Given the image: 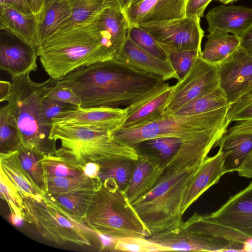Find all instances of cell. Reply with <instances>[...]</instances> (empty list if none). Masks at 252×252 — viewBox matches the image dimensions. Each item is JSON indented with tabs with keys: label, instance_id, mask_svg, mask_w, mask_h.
<instances>
[{
	"label": "cell",
	"instance_id": "6da1fadb",
	"mask_svg": "<svg viewBox=\"0 0 252 252\" xmlns=\"http://www.w3.org/2000/svg\"><path fill=\"white\" fill-rule=\"evenodd\" d=\"M224 133L206 132L183 140L178 151L163 164L152 189L132 206L152 235L179 229L181 205L198 168Z\"/></svg>",
	"mask_w": 252,
	"mask_h": 252
},
{
	"label": "cell",
	"instance_id": "7a4b0ae2",
	"mask_svg": "<svg viewBox=\"0 0 252 252\" xmlns=\"http://www.w3.org/2000/svg\"><path fill=\"white\" fill-rule=\"evenodd\" d=\"M59 81L73 90L83 108H126L165 82L115 59L83 67Z\"/></svg>",
	"mask_w": 252,
	"mask_h": 252
},
{
	"label": "cell",
	"instance_id": "3957f363",
	"mask_svg": "<svg viewBox=\"0 0 252 252\" xmlns=\"http://www.w3.org/2000/svg\"><path fill=\"white\" fill-rule=\"evenodd\" d=\"M99 12L65 25L40 41L37 54L49 77L59 81L83 67L114 59L97 22Z\"/></svg>",
	"mask_w": 252,
	"mask_h": 252
},
{
	"label": "cell",
	"instance_id": "277c9868",
	"mask_svg": "<svg viewBox=\"0 0 252 252\" xmlns=\"http://www.w3.org/2000/svg\"><path fill=\"white\" fill-rule=\"evenodd\" d=\"M57 81L49 77L36 82L30 73L12 79L6 101L8 120L18 130L22 146L42 157L54 155L57 150L56 142L49 139L51 129L43 126L40 119L41 100Z\"/></svg>",
	"mask_w": 252,
	"mask_h": 252
},
{
	"label": "cell",
	"instance_id": "5b68a950",
	"mask_svg": "<svg viewBox=\"0 0 252 252\" xmlns=\"http://www.w3.org/2000/svg\"><path fill=\"white\" fill-rule=\"evenodd\" d=\"M109 132L53 124L49 139L61 142V147L57 149L55 155L81 171L88 162L99 164L116 159L138 158L139 155L133 147L111 139Z\"/></svg>",
	"mask_w": 252,
	"mask_h": 252
},
{
	"label": "cell",
	"instance_id": "8992f818",
	"mask_svg": "<svg viewBox=\"0 0 252 252\" xmlns=\"http://www.w3.org/2000/svg\"><path fill=\"white\" fill-rule=\"evenodd\" d=\"M82 224L116 240L152 235L113 178L101 179Z\"/></svg>",
	"mask_w": 252,
	"mask_h": 252
},
{
	"label": "cell",
	"instance_id": "52a82bcc",
	"mask_svg": "<svg viewBox=\"0 0 252 252\" xmlns=\"http://www.w3.org/2000/svg\"><path fill=\"white\" fill-rule=\"evenodd\" d=\"M228 106L206 113L176 116L165 115L134 128H117L109 131L111 139L133 146L142 141L164 136L183 139L204 132L226 131L230 123L227 119Z\"/></svg>",
	"mask_w": 252,
	"mask_h": 252
},
{
	"label": "cell",
	"instance_id": "ba28073f",
	"mask_svg": "<svg viewBox=\"0 0 252 252\" xmlns=\"http://www.w3.org/2000/svg\"><path fill=\"white\" fill-rule=\"evenodd\" d=\"M32 198L31 223L35 224L45 239L62 245L72 243L90 246L83 225L74 220L60 205L45 195L39 200Z\"/></svg>",
	"mask_w": 252,
	"mask_h": 252
},
{
	"label": "cell",
	"instance_id": "9c48e42d",
	"mask_svg": "<svg viewBox=\"0 0 252 252\" xmlns=\"http://www.w3.org/2000/svg\"><path fill=\"white\" fill-rule=\"evenodd\" d=\"M180 228L199 235L207 252H252V236L195 212Z\"/></svg>",
	"mask_w": 252,
	"mask_h": 252
},
{
	"label": "cell",
	"instance_id": "30bf717a",
	"mask_svg": "<svg viewBox=\"0 0 252 252\" xmlns=\"http://www.w3.org/2000/svg\"><path fill=\"white\" fill-rule=\"evenodd\" d=\"M200 18L188 17L138 26L151 34L170 53L172 51L198 50L204 32Z\"/></svg>",
	"mask_w": 252,
	"mask_h": 252
},
{
	"label": "cell",
	"instance_id": "8fae6325",
	"mask_svg": "<svg viewBox=\"0 0 252 252\" xmlns=\"http://www.w3.org/2000/svg\"><path fill=\"white\" fill-rule=\"evenodd\" d=\"M219 86L218 65L206 62L199 57L185 77L174 85L164 114L174 113L187 103Z\"/></svg>",
	"mask_w": 252,
	"mask_h": 252
},
{
	"label": "cell",
	"instance_id": "7c38bea8",
	"mask_svg": "<svg viewBox=\"0 0 252 252\" xmlns=\"http://www.w3.org/2000/svg\"><path fill=\"white\" fill-rule=\"evenodd\" d=\"M217 65L220 86L231 104L246 93L252 81V56L240 46Z\"/></svg>",
	"mask_w": 252,
	"mask_h": 252
},
{
	"label": "cell",
	"instance_id": "4fadbf2b",
	"mask_svg": "<svg viewBox=\"0 0 252 252\" xmlns=\"http://www.w3.org/2000/svg\"><path fill=\"white\" fill-rule=\"evenodd\" d=\"M126 108L80 106L61 113L52 119V124L93 128L110 131L118 128L126 116Z\"/></svg>",
	"mask_w": 252,
	"mask_h": 252
},
{
	"label": "cell",
	"instance_id": "5bb4252c",
	"mask_svg": "<svg viewBox=\"0 0 252 252\" xmlns=\"http://www.w3.org/2000/svg\"><path fill=\"white\" fill-rule=\"evenodd\" d=\"M188 0H143L124 11L129 25L169 21L186 16Z\"/></svg>",
	"mask_w": 252,
	"mask_h": 252
},
{
	"label": "cell",
	"instance_id": "9a60e30c",
	"mask_svg": "<svg viewBox=\"0 0 252 252\" xmlns=\"http://www.w3.org/2000/svg\"><path fill=\"white\" fill-rule=\"evenodd\" d=\"M174 85L164 82L153 92L126 107V116L118 128L128 129L152 122L165 113Z\"/></svg>",
	"mask_w": 252,
	"mask_h": 252
},
{
	"label": "cell",
	"instance_id": "2e32d148",
	"mask_svg": "<svg viewBox=\"0 0 252 252\" xmlns=\"http://www.w3.org/2000/svg\"><path fill=\"white\" fill-rule=\"evenodd\" d=\"M218 146L224 156L226 173L235 171L252 149V118L235 121Z\"/></svg>",
	"mask_w": 252,
	"mask_h": 252
},
{
	"label": "cell",
	"instance_id": "e0dca14e",
	"mask_svg": "<svg viewBox=\"0 0 252 252\" xmlns=\"http://www.w3.org/2000/svg\"><path fill=\"white\" fill-rule=\"evenodd\" d=\"M207 216L252 236V182Z\"/></svg>",
	"mask_w": 252,
	"mask_h": 252
},
{
	"label": "cell",
	"instance_id": "ac0fdd59",
	"mask_svg": "<svg viewBox=\"0 0 252 252\" xmlns=\"http://www.w3.org/2000/svg\"><path fill=\"white\" fill-rule=\"evenodd\" d=\"M205 17L209 33H230L240 38L252 26V8L222 4L211 9Z\"/></svg>",
	"mask_w": 252,
	"mask_h": 252
},
{
	"label": "cell",
	"instance_id": "d6986e66",
	"mask_svg": "<svg viewBox=\"0 0 252 252\" xmlns=\"http://www.w3.org/2000/svg\"><path fill=\"white\" fill-rule=\"evenodd\" d=\"M0 28L7 34L37 50L40 40L36 16L27 14L14 5L0 6Z\"/></svg>",
	"mask_w": 252,
	"mask_h": 252
},
{
	"label": "cell",
	"instance_id": "ffe728a7",
	"mask_svg": "<svg viewBox=\"0 0 252 252\" xmlns=\"http://www.w3.org/2000/svg\"><path fill=\"white\" fill-rule=\"evenodd\" d=\"M114 59L136 69L158 76L166 81L178 77L168 60L156 57L145 51L126 37Z\"/></svg>",
	"mask_w": 252,
	"mask_h": 252
},
{
	"label": "cell",
	"instance_id": "44dd1931",
	"mask_svg": "<svg viewBox=\"0 0 252 252\" xmlns=\"http://www.w3.org/2000/svg\"><path fill=\"white\" fill-rule=\"evenodd\" d=\"M224 161L223 153L219 148L215 155L207 157L201 164L183 197L181 205L183 214L204 192L217 184L226 174Z\"/></svg>",
	"mask_w": 252,
	"mask_h": 252
},
{
	"label": "cell",
	"instance_id": "7402d4cb",
	"mask_svg": "<svg viewBox=\"0 0 252 252\" xmlns=\"http://www.w3.org/2000/svg\"><path fill=\"white\" fill-rule=\"evenodd\" d=\"M37 51L18 40L9 42L1 39L0 68L11 79L37 69Z\"/></svg>",
	"mask_w": 252,
	"mask_h": 252
},
{
	"label": "cell",
	"instance_id": "603a6c76",
	"mask_svg": "<svg viewBox=\"0 0 252 252\" xmlns=\"http://www.w3.org/2000/svg\"><path fill=\"white\" fill-rule=\"evenodd\" d=\"M163 165L152 158L139 155L138 158L134 160L130 182L124 191L131 204L152 189L159 178Z\"/></svg>",
	"mask_w": 252,
	"mask_h": 252
},
{
	"label": "cell",
	"instance_id": "cb8c5ba5",
	"mask_svg": "<svg viewBox=\"0 0 252 252\" xmlns=\"http://www.w3.org/2000/svg\"><path fill=\"white\" fill-rule=\"evenodd\" d=\"M0 172L3 174L25 196L41 200L45 192L33 181L23 168L18 151L0 153Z\"/></svg>",
	"mask_w": 252,
	"mask_h": 252
},
{
	"label": "cell",
	"instance_id": "d4e9b609",
	"mask_svg": "<svg viewBox=\"0 0 252 252\" xmlns=\"http://www.w3.org/2000/svg\"><path fill=\"white\" fill-rule=\"evenodd\" d=\"M72 11L70 0H45L38 24L40 42L63 27L70 19Z\"/></svg>",
	"mask_w": 252,
	"mask_h": 252
},
{
	"label": "cell",
	"instance_id": "484cf974",
	"mask_svg": "<svg viewBox=\"0 0 252 252\" xmlns=\"http://www.w3.org/2000/svg\"><path fill=\"white\" fill-rule=\"evenodd\" d=\"M200 58L210 63L218 65L238 48L240 38L227 33H209Z\"/></svg>",
	"mask_w": 252,
	"mask_h": 252
},
{
	"label": "cell",
	"instance_id": "4316f807",
	"mask_svg": "<svg viewBox=\"0 0 252 252\" xmlns=\"http://www.w3.org/2000/svg\"><path fill=\"white\" fill-rule=\"evenodd\" d=\"M183 140L175 137H159L142 141L132 147L138 155L152 158L163 165L178 151Z\"/></svg>",
	"mask_w": 252,
	"mask_h": 252
},
{
	"label": "cell",
	"instance_id": "83f0119b",
	"mask_svg": "<svg viewBox=\"0 0 252 252\" xmlns=\"http://www.w3.org/2000/svg\"><path fill=\"white\" fill-rule=\"evenodd\" d=\"M97 188L47 197L60 205L74 220L82 225L83 220L93 202Z\"/></svg>",
	"mask_w": 252,
	"mask_h": 252
},
{
	"label": "cell",
	"instance_id": "f1b7e54d",
	"mask_svg": "<svg viewBox=\"0 0 252 252\" xmlns=\"http://www.w3.org/2000/svg\"><path fill=\"white\" fill-rule=\"evenodd\" d=\"M229 101L219 86L187 103L170 115L184 116L201 114L221 109L229 106Z\"/></svg>",
	"mask_w": 252,
	"mask_h": 252
},
{
	"label": "cell",
	"instance_id": "f546056e",
	"mask_svg": "<svg viewBox=\"0 0 252 252\" xmlns=\"http://www.w3.org/2000/svg\"><path fill=\"white\" fill-rule=\"evenodd\" d=\"M101 179H91L82 176L44 179L45 195L53 196L84 190L96 189Z\"/></svg>",
	"mask_w": 252,
	"mask_h": 252
},
{
	"label": "cell",
	"instance_id": "4dcf8cb0",
	"mask_svg": "<svg viewBox=\"0 0 252 252\" xmlns=\"http://www.w3.org/2000/svg\"><path fill=\"white\" fill-rule=\"evenodd\" d=\"M99 165L98 176L101 180L113 178L122 190H126L131 179L134 160L116 159L103 162Z\"/></svg>",
	"mask_w": 252,
	"mask_h": 252
},
{
	"label": "cell",
	"instance_id": "1f68e13d",
	"mask_svg": "<svg viewBox=\"0 0 252 252\" xmlns=\"http://www.w3.org/2000/svg\"><path fill=\"white\" fill-rule=\"evenodd\" d=\"M70 1L72 14L63 26L81 23L105 7H120L118 0H70Z\"/></svg>",
	"mask_w": 252,
	"mask_h": 252
},
{
	"label": "cell",
	"instance_id": "d6a6232c",
	"mask_svg": "<svg viewBox=\"0 0 252 252\" xmlns=\"http://www.w3.org/2000/svg\"><path fill=\"white\" fill-rule=\"evenodd\" d=\"M127 37L141 48L151 55L168 60L169 52L151 34L137 25H129Z\"/></svg>",
	"mask_w": 252,
	"mask_h": 252
},
{
	"label": "cell",
	"instance_id": "836d02e7",
	"mask_svg": "<svg viewBox=\"0 0 252 252\" xmlns=\"http://www.w3.org/2000/svg\"><path fill=\"white\" fill-rule=\"evenodd\" d=\"M44 179L84 176L79 169L73 167L54 155H45L40 160Z\"/></svg>",
	"mask_w": 252,
	"mask_h": 252
},
{
	"label": "cell",
	"instance_id": "e575fe53",
	"mask_svg": "<svg viewBox=\"0 0 252 252\" xmlns=\"http://www.w3.org/2000/svg\"><path fill=\"white\" fill-rule=\"evenodd\" d=\"M22 145L18 130L8 120L5 105L0 110V153L18 151Z\"/></svg>",
	"mask_w": 252,
	"mask_h": 252
},
{
	"label": "cell",
	"instance_id": "d590c367",
	"mask_svg": "<svg viewBox=\"0 0 252 252\" xmlns=\"http://www.w3.org/2000/svg\"><path fill=\"white\" fill-rule=\"evenodd\" d=\"M18 151L22 167L30 175L35 183L44 191L43 171L40 161L42 157L22 145Z\"/></svg>",
	"mask_w": 252,
	"mask_h": 252
},
{
	"label": "cell",
	"instance_id": "8d00e7d4",
	"mask_svg": "<svg viewBox=\"0 0 252 252\" xmlns=\"http://www.w3.org/2000/svg\"><path fill=\"white\" fill-rule=\"evenodd\" d=\"M115 251L133 252H168L170 249L154 243L149 239L127 237L117 239L113 247Z\"/></svg>",
	"mask_w": 252,
	"mask_h": 252
},
{
	"label": "cell",
	"instance_id": "74e56055",
	"mask_svg": "<svg viewBox=\"0 0 252 252\" xmlns=\"http://www.w3.org/2000/svg\"><path fill=\"white\" fill-rule=\"evenodd\" d=\"M201 51L188 50L169 53L168 61L178 77V81L185 77L200 57Z\"/></svg>",
	"mask_w": 252,
	"mask_h": 252
},
{
	"label": "cell",
	"instance_id": "f35d334b",
	"mask_svg": "<svg viewBox=\"0 0 252 252\" xmlns=\"http://www.w3.org/2000/svg\"><path fill=\"white\" fill-rule=\"evenodd\" d=\"M0 196L5 200L10 212L21 215L24 219V195L1 173H0Z\"/></svg>",
	"mask_w": 252,
	"mask_h": 252
},
{
	"label": "cell",
	"instance_id": "ab89813d",
	"mask_svg": "<svg viewBox=\"0 0 252 252\" xmlns=\"http://www.w3.org/2000/svg\"><path fill=\"white\" fill-rule=\"evenodd\" d=\"M45 96L41 102L40 119L42 124L50 129L53 118L62 112L79 107Z\"/></svg>",
	"mask_w": 252,
	"mask_h": 252
},
{
	"label": "cell",
	"instance_id": "60d3db41",
	"mask_svg": "<svg viewBox=\"0 0 252 252\" xmlns=\"http://www.w3.org/2000/svg\"><path fill=\"white\" fill-rule=\"evenodd\" d=\"M250 118H252V90L230 104L227 111V119L230 123Z\"/></svg>",
	"mask_w": 252,
	"mask_h": 252
},
{
	"label": "cell",
	"instance_id": "b9f144b4",
	"mask_svg": "<svg viewBox=\"0 0 252 252\" xmlns=\"http://www.w3.org/2000/svg\"><path fill=\"white\" fill-rule=\"evenodd\" d=\"M46 97L73 104L77 106L81 105V100L73 90L57 81L55 85L46 94Z\"/></svg>",
	"mask_w": 252,
	"mask_h": 252
},
{
	"label": "cell",
	"instance_id": "7bdbcfd3",
	"mask_svg": "<svg viewBox=\"0 0 252 252\" xmlns=\"http://www.w3.org/2000/svg\"><path fill=\"white\" fill-rule=\"evenodd\" d=\"M212 0H188L186 7V16H197L201 18L209 3Z\"/></svg>",
	"mask_w": 252,
	"mask_h": 252
},
{
	"label": "cell",
	"instance_id": "ee69618b",
	"mask_svg": "<svg viewBox=\"0 0 252 252\" xmlns=\"http://www.w3.org/2000/svg\"><path fill=\"white\" fill-rule=\"evenodd\" d=\"M235 171L240 176L252 179V149Z\"/></svg>",
	"mask_w": 252,
	"mask_h": 252
},
{
	"label": "cell",
	"instance_id": "f6af8a7d",
	"mask_svg": "<svg viewBox=\"0 0 252 252\" xmlns=\"http://www.w3.org/2000/svg\"><path fill=\"white\" fill-rule=\"evenodd\" d=\"M4 3L12 4L26 14H33L30 0H3L2 5Z\"/></svg>",
	"mask_w": 252,
	"mask_h": 252
},
{
	"label": "cell",
	"instance_id": "bcb514c9",
	"mask_svg": "<svg viewBox=\"0 0 252 252\" xmlns=\"http://www.w3.org/2000/svg\"><path fill=\"white\" fill-rule=\"evenodd\" d=\"M82 171L86 177L96 179L99 177L100 165L97 163L88 162L82 168Z\"/></svg>",
	"mask_w": 252,
	"mask_h": 252
},
{
	"label": "cell",
	"instance_id": "7dc6e473",
	"mask_svg": "<svg viewBox=\"0 0 252 252\" xmlns=\"http://www.w3.org/2000/svg\"><path fill=\"white\" fill-rule=\"evenodd\" d=\"M240 46L252 56V26L240 37Z\"/></svg>",
	"mask_w": 252,
	"mask_h": 252
},
{
	"label": "cell",
	"instance_id": "c3c4849f",
	"mask_svg": "<svg viewBox=\"0 0 252 252\" xmlns=\"http://www.w3.org/2000/svg\"><path fill=\"white\" fill-rule=\"evenodd\" d=\"M32 13L36 16L39 24L43 12L45 0H30Z\"/></svg>",
	"mask_w": 252,
	"mask_h": 252
},
{
	"label": "cell",
	"instance_id": "681fc988",
	"mask_svg": "<svg viewBox=\"0 0 252 252\" xmlns=\"http://www.w3.org/2000/svg\"><path fill=\"white\" fill-rule=\"evenodd\" d=\"M11 88V83L1 80L0 82V101H6L9 96Z\"/></svg>",
	"mask_w": 252,
	"mask_h": 252
},
{
	"label": "cell",
	"instance_id": "f907efd6",
	"mask_svg": "<svg viewBox=\"0 0 252 252\" xmlns=\"http://www.w3.org/2000/svg\"><path fill=\"white\" fill-rule=\"evenodd\" d=\"M9 221L14 226L21 227L23 225L24 219L22 216L10 212Z\"/></svg>",
	"mask_w": 252,
	"mask_h": 252
},
{
	"label": "cell",
	"instance_id": "816d5d0a",
	"mask_svg": "<svg viewBox=\"0 0 252 252\" xmlns=\"http://www.w3.org/2000/svg\"><path fill=\"white\" fill-rule=\"evenodd\" d=\"M120 7L123 11H124L131 4L133 0H118Z\"/></svg>",
	"mask_w": 252,
	"mask_h": 252
},
{
	"label": "cell",
	"instance_id": "f5cc1de1",
	"mask_svg": "<svg viewBox=\"0 0 252 252\" xmlns=\"http://www.w3.org/2000/svg\"><path fill=\"white\" fill-rule=\"evenodd\" d=\"M219 1L220 2L223 3V4H228L229 3H231L234 1H236L238 0H216Z\"/></svg>",
	"mask_w": 252,
	"mask_h": 252
},
{
	"label": "cell",
	"instance_id": "db71d44e",
	"mask_svg": "<svg viewBox=\"0 0 252 252\" xmlns=\"http://www.w3.org/2000/svg\"><path fill=\"white\" fill-rule=\"evenodd\" d=\"M251 90H252V81L251 82V83H250V85H249V87H248V88L246 93H247V92H249V91H250Z\"/></svg>",
	"mask_w": 252,
	"mask_h": 252
},
{
	"label": "cell",
	"instance_id": "11a10c76",
	"mask_svg": "<svg viewBox=\"0 0 252 252\" xmlns=\"http://www.w3.org/2000/svg\"><path fill=\"white\" fill-rule=\"evenodd\" d=\"M142 0H132V2H131V5H132V4H136V3H138V2H140V1H142Z\"/></svg>",
	"mask_w": 252,
	"mask_h": 252
}]
</instances>
